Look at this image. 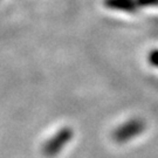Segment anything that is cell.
<instances>
[{
    "mask_svg": "<svg viewBox=\"0 0 158 158\" xmlns=\"http://www.w3.org/2000/svg\"><path fill=\"white\" fill-rule=\"evenodd\" d=\"M72 137H73L72 129L64 128V129L60 130L44 145V153L48 157L56 156L57 153L61 152V150L69 143Z\"/></svg>",
    "mask_w": 158,
    "mask_h": 158,
    "instance_id": "1",
    "label": "cell"
},
{
    "mask_svg": "<svg viewBox=\"0 0 158 158\" xmlns=\"http://www.w3.org/2000/svg\"><path fill=\"white\" fill-rule=\"evenodd\" d=\"M144 130V124L139 119H132L121 125L114 134V139L117 143H125L129 139L138 136Z\"/></svg>",
    "mask_w": 158,
    "mask_h": 158,
    "instance_id": "2",
    "label": "cell"
}]
</instances>
